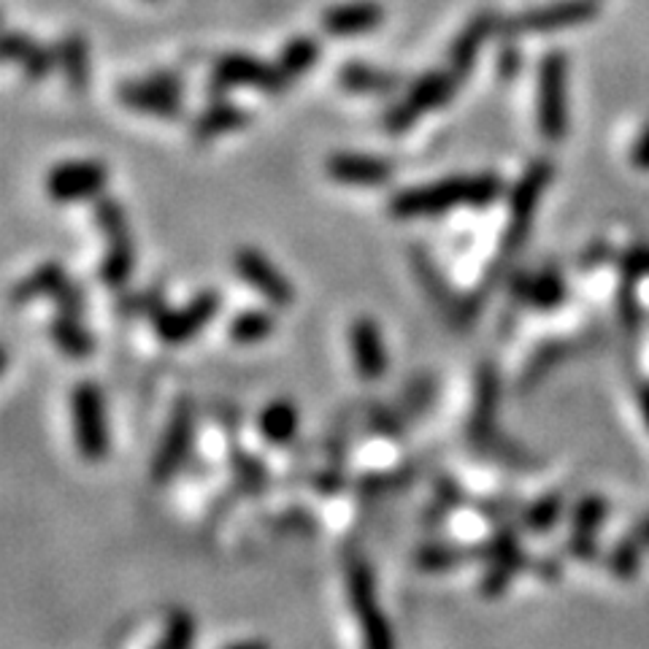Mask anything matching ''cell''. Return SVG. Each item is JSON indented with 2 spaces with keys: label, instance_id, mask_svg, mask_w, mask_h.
Listing matches in <instances>:
<instances>
[{
  "label": "cell",
  "instance_id": "obj_40",
  "mask_svg": "<svg viewBox=\"0 0 649 649\" xmlns=\"http://www.w3.org/2000/svg\"><path fill=\"white\" fill-rule=\"evenodd\" d=\"M520 68H522V52H520V49H517L512 41L503 43L501 52H498V58H495V73H498V77H501L503 81H512L517 73H520Z\"/></svg>",
  "mask_w": 649,
  "mask_h": 649
},
{
  "label": "cell",
  "instance_id": "obj_41",
  "mask_svg": "<svg viewBox=\"0 0 649 649\" xmlns=\"http://www.w3.org/2000/svg\"><path fill=\"white\" fill-rule=\"evenodd\" d=\"M55 301H58L60 314H71V317H79L81 304H85V293H81L79 285L68 282V285L60 289V295Z\"/></svg>",
  "mask_w": 649,
  "mask_h": 649
},
{
  "label": "cell",
  "instance_id": "obj_2",
  "mask_svg": "<svg viewBox=\"0 0 649 649\" xmlns=\"http://www.w3.org/2000/svg\"><path fill=\"white\" fill-rule=\"evenodd\" d=\"M346 592L361 628L363 649H399L393 622L382 611L374 569L363 558H352L346 563Z\"/></svg>",
  "mask_w": 649,
  "mask_h": 649
},
{
  "label": "cell",
  "instance_id": "obj_8",
  "mask_svg": "<svg viewBox=\"0 0 649 649\" xmlns=\"http://www.w3.org/2000/svg\"><path fill=\"white\" fill-rule=\"evenodd\" d=\"M219 308H223V295L217 289H200L181 308H157L153 317L157 338L166 344L190 342L217 317Z\"/></svg>",
  "mask_w": 649,
  "mask_h": 649
},
{
  "label": "cell",
  "instance_id": "obj_45",
  "mask_svg": "<svg viewBox=\"0 0 649 649\" xmlns=\"http://www.w3.org/2000/svg\"><path fill=\"white\" fill-rule=\"evenodd\" d=\"M225 649H271V645L266 639H242V641H233Z\"/></svg>",
  "mask_w": 649,
  "mask_h": 649
},
{
  "label": "cell",
  "instance_id": "obj_3",
  "mask_svg": "<svg viewBox=\"0 0 649 649\" xmlns=\"http://www.w3.org/2000/svg\"><path fill=\"white\" fill-rule=\"evenodd\" d=\"M554 174V166L547 157H539L533 160L531 166L522 171L517 185L509 193V223L503 228V238H501V260H495V268H501L514 252L522 249L525 244L528 230H531L533 214L539 209L541 195H544L547 187H550Z\"/></svg>",
  "mask_w": 649,
  "mask_h": 649
},
{
  "label": "cell",
  "instance_id": "obj_38",
  "mask_svg": "<svg viewBox=\"0 0 649 649\" xmlns=\"http://www.w3.org/2000/svg\"><path fill=\"white\" fill-rule=\"evenodd\" d=\"M96 225H98V230L104 233V238L106 236H115V233L130 230L128 214H125L122 204H119L117 198H109V195L98 198V204H96Z\"/></svg>",
  "mask_w": 649,
  "mask_h": 649
},
{
  "label": "cell",
  "instance_id": "obj_31",
  "mask_svg": "<svg viewBox=\"0 0 649 649\" xmlns=\"http://www.w3.org/2000/svg\"><path fill=\"white\" fill-rule=\"evenodd\" d=\"M525 552L520 554H512V558H503V560H495V563H488V571H484L482 577V584H479V592H482L484 598H498L503 596V592L509 590V584H512V579L525 569Z\"/></svg>",
  "mask_w": 649,
  "mask_h": 649
},
{
  "label": "cell",
  "instance_id": "obj_14",
  "mask_svg": "<svg viewBox=\"0 0 649 649\" xmlns=\"http://www.w3.org/2000/svg\"><path fill=\"white\" fill-rule=\"evenodd\" d=\"M384 22V6L376 0H350V3H336L323 11L319 24L333 39H352V36L374 33Z\"/></svg>",
  "mask_w": 649,
  "mask_h": 649
},
{
  "label": "cell",
  "instance_id": "obj_4",
  "mask_svg": "<svg viewBox=\"0 0 649 649\" xmlns=\"http://www.w3.org/2000/svg\"><path fill=\"white\" fill-rule=\"evenodd\" d=\"M535 122L550 144L569 136V60L563 52H547L535 77Z\"/></svg>",
  "mask_w": 649,
  "mask_h": 649
},
{
  "label": "cell",
  "instance_id": "obj_18",
  "mask_svg": "<svg viewBox=\"0 0 649 649\" xmlns=\"http://www.w3.org/2000/svg\"><path fill=\"white\" fill-rule=\"evenodd\" d=\"M336 81L342 90L355 92V96H393L395 90L403 87V79L399 73L384 71V68H376L363 60L342 62Z\"/></svg>",
  "mask_w": 649,
  "mask_h": 649
},
{
  "label": "cell",
  "instance_id": "obj_12",
  "mask_svg": "<svg viewBox=\"0 0 649 649\" xmlns=\"http://www.w3.org/2000/svg\"><path fill=\"white\" fill-rule=\"evenodd\" d=\"M117 98L125 109L138 111V115L168 119V122H176V119L185 117L181 96H176L174 90H168V87L160 85L155 77L119 81Z\"/></svg>",
  "mask_w": 649,
  "mask_h": 649
},
{
  "label": "cell",
  "instance_id": "obj_17",
  "mask_svg": "<svg viewBox=\"0 0 649 649\" xmlns=\"http://www.w3.org/2000/svg\"><path fill=\"white\" fill-rule=\"evenodd\" d=\"M3 55L6 60L17 62V66L22 68L24 79L28 81H41L52 71H58V49L43 47V43L36 41L33 36L20 33V30L6 33Z\"/></svg>",
  "mask_w": 649,
  "mask_h": 649
},
{
  "label": "cell",
  "instance_id": "obj_39",
  "mask_svg": "<svg viewBox=\"0 0 649 649\" xmlns=\"http://www.w3.org/2000/svg\"><path fill=\"white\" fill-rule=\"evenodd\" d=\"M566 346L569 344L552 342V344H544L539 352H535V355L531 357V363H528V371H525L528 387H531L533 382H539V376H544L547 371H550L552 365L560 361V357H566Z\"/></svg>",
  "mask_w": 649,
  "mask_h": 649
},
{
  "label": "cell",
  "instance_id": "obj_34",
  "mask_svg": "<svg viewBox=\"0 0 649 649\" xmlns=\"http://www.w3.org/2000/svg\"><path fill=\"white\" fill-rule=\"evenodd\" d=\"M609 517V501L601 495H588L573 507L571 514V533L596 535L598 528L607 522Z\"/></svg>",
  "mask_w": 649,
  "mask_h": 649
},
{
  "label": "cell",
  "instance_id": "obj_27",
  "mask_svg": "<svg viewBox=\"0 0 649 649\" xmlns=\"http://www.w3.org/2000/svg\"><path fill=\"white\" fill-rule=\"evenodd\" d=\"M49 338H52L62 355L73 357V361L90 357L92 352H96V338H92V333L87 331V327H81L79 317H71V314H58V317L49 323Z\"/></svg>",
  "mask_w": 649,
  "mask_h": 649
},
{
  "label": "cell",
  "instance_id": "obj_1",
  "mask_svg": "<svg viewBox=\"0 0 649 649\" xmlns=\"http://www.w3.org/2000/svg\"><path fill=\"white\" fill-rule=\"evenodd\" d=\"M503 193H507V181L493 171L474 176H450V179L431 181V185L399 190L390 198L387 212L395 219H422L458 209V206L484 209V206L495 204Z\"/></svg>",
  "mask_w": 649,
  "mask_h": 649
},
{
  "label": "cell",
  "instance_id": "obj_37",
  "mask_svg": "<svg viewBox=\"0 0 649 649\" xmlns=\"http://www.w3.org/2000/svg\"><path fill=\"white\" fill-rule=\"evenodd\" d=\"M422 111L417 109V106L412 104V100H401V104H393L390 109H384V115H382V130L387 136H403V134H409V130L417 125V119H420Z\"/></svg>",
  "mask_w": 649,
  "mask_h": 649
},
{
  "label": "cell",
  "instance_id": "obj_43",
  "mask_svg": "<svg viewBox=\"0 0 649 649\" xmlns=\"http://www.w3.org/2000/svg\"><path fill=\"white\" fill-rule=\"evenodd\" d=\"M630 163H633L636 168H641V171H649V122L641 128L633 147H630Z\"/></svg>",
  "mask_w": 649,
  "mask_h": 649
},
{
  "label": "cell",
  "instance_id": "obj_23",
  "mask_svg": "<svg viewBox=\"0 0 649 649\" xmlns=\"http://www.w3.org/2000/svg\"><path fill=\"white\" fill-rule=\"evenodd\" d=\"M301 412L289 399H276L263 406L257 414V431L260 436L274 446H287L289 441L298 436Z\"/></svg>",
  "mask_w": 649,
  "mask_h": 649
},
{
  "label": "cell",
  "instance_id": "obj_36",
  "mask_svg": "<svg viewBox=\"0 0 649 649\" xmlns=\"http://www.w3.org/2000/svg\"><path fill=\"white\" fill-rule=\"evenodd\" d=\"M520 544H517V535L512 528H498V531L484 539L482 544L474 547V558L484 560V563H495V560L512 558V554H520Z\"/></svg>",
  "mask_w": 649,
  "mask_h": 649
},
{
  "label": "cell",
  "instance_id": "obj_9",
  "mask_svg": "<svg viewBox=\"0 0 649 649\" xmlns=\"http://www.w3.org/2000/svg\"><path fill=\"white\" fill-rule=\"evenodd\" d=\"M193 436H195V414L193 406L187 401H181L174 409L171 420H168L166 433H163L160 444H157V455L149 465V479L155 484H168L176 476V471L185 465V460L190 458L193 450Z\"/></svg>",
  "mask_w": 649,
  "mask_h": 649
},
{
  "label": "cell",
  "instance_id": "obj_44",
  "mask_svg": "<svg viewBox=\"0 0 649 649\" xmlns=\"http://www.w3.org/2000/svg\"><path fill=\"white\" fill-rule=\"evenodd\" d=\"M633 535H636V539H639V541H641V544H645V547H649V514H645V517H639V520H636Z\"/></svg>",
  "mask_w": 649,
  "mask_h": 649
},
{
  "label": "cell",
  "instance_id": "obj_20",
  "mask_svg": "<svg viewBox=\"0 0 649 649\" xmlns=\"http://www.w3.org/2000/svg\"><path fill=\"white\" fill-rule=\"evenodd\" d=\"M136 271V244L134 233L122 230L115 236H106V252L100 260L98 276L106 287L119 289L130 282Z\"/></svg>",
  "mask_w": 649,
  "mask_h": 649
},
{
  "label": "cell",
  "instance_id": "obj_35",
  "mask_svg": "<svg viewBox=\"0 0 649 649\" xmlns=\"http://www.w3.org/2000/svg\"><path fill=\"white\" fill-rule=\"evenodd\" d=\"M641 541L636 535H626L614 550L609 552V571L622 582H630L641 569Z\"/></svg>",
  "mask_w": 649,
  "mask_h": 649
},
{
  "label": "cell",
  "instance_id": "obj_24",
  "mask_svg": "<svg viewBox=\"0 0 649 649\" xmlns=\"http://www.w3.org/2000/svg\"><path fill=\"white\" fill-rule=\"evenodd\" d=\"M68 282L71 279H68L66 268H62L60 263H43V266L33 271V274H28L24 279H20L11 287V304L24 306L41 298H58L60 289L66 287Z\"/></svg>",
  "mask_w": 649,
  "mask_h": 649
},
{
  "label": "cell",
  "instance_id": "obj_11",
  "mask_svg": "<svg viewBox=\"0 0 649 649\" xmlns=\"http://www.w3.org/2000/svg\"><path fill=\"white\" fill-rule=\"evenodd\" d=\"M106 181H109V168L100 160H68L49 171L47 193L58 204H79V200L98 198Z\"/></svg>",
  "mask_w": 649,
  "mask_h": 649
},
{
  "label": "cell",
  "instance_id": "obj_29",
  "mask_svg": "<svg viewBox=\"0 0 649 649\" xmlns=\"http://www.w3.org/2000/svg\"><path fill=\"white\" fill-rule=\"evenodd\" d=\"M471 558H474V550H465V547H458V544H444V541L422 544L420 550L414 552V563H417V569L427 573L460 569V566L469 563Z\"/></svg>",
  "mask_w": 649,
  "mask_h": 649
},
{
  "label": "cell",
  "instance_id": "obj_7",
  "mask_svg": "<svg viewBox=\"0 0 649 649\" xmlns=\"http://www.w3.org/2000/svg\"><path fill=\"white\" fill-rule=\"evenodd\" d=\"M212 85L219 87V90L249 87V90L279 96V92L287 90L289 81L279 71L276 62L252 58L247 52H228L212 66Z\"/></svg>",
  "mask_w": 649,
  "mask_h": 649
},
{
  "label": "cell",
  "instance_id": "obj_19",
  "mask_svg": "<svg viewBox=\"0 0 649 649\" xmlns=\"http://www.w3.org/2000/svg\"><path fill=\"white\" fill-rule=\"evenodd\" d=\"M512 295L522 304L541 308V312H552V308L563 306L566 282L554 268H544L539 274H520L512 282Z\"/></svg>",
  "mask_w": 649,
  "mask_h": 649
},
{
  "label": "cell",
  "instance_id": "obj_47",
  "mask_svg": "<svg viewBox=\"0 0 649 649\" xmlns=\"http://www.w3.org/2000/svg\"><path fill=\"white\" fill-rule=\"evenodd\" d=\"M153 3H155V0H153Z\"/></svg>",
  "mask_w": 649,
  "mask_h": 649
},
{
  "label": "cell",
  "instance_id": "obj_46",
  "mask_svg": "<svg viewBox=\"0 0 649 649\" xmlns=\"http://www.w3.org/2000/svg\"><path fill=\"white\" fill-rule=\"evenodd\" d=\"M639 409H641V414H645V422L649 427V382L639 387Z\"/></svg>",
  "mask_w": 649,
  "mask_h": 649
},
{
  "label": "cell",
  "instance_id": "obj_26",
  "mask_svg": "<svg viewBox=\"0 0 649 649\" xmlns=\"http://www.w3.org/2000/svg\"><path fill=\"white\" fill-rule=\"evenodd\" d=\"M498 401H501V380H498L493 365H482L476 376V399H474V417H471V436H488L493 427Z\"/></svg>",
  "mask_w": 649,
  "mask_h": 649
},
{
  "label": "cell",
  "instance_id": "obj_42",
  "mask_svg": "<svg viewBox=\"0 0 649 649\" xmlns=\"http://www.w3.org/2000/svg\"><path fill=\"white\" fill-rule=\"evenodd\" d=\"M569 552L579 560H592L598 554V541L596 535H584V533H571L569 539Z\"/></svg>",
  "mask_w": 649,
  "mask_h": 649
},
{
  "label": "cell",
  "instance_id": "obj_22",
  "mask_svg": "<svg viewBox=\"0 0 649 649\" xmlns=\"http://www.w3.org/2000/svg\"><path fill=\"white\" fill-rule=\"evenodd\" d=\"M249 125V111L244 106L233 104V100H214L206 106L193 122V138L195 141H212V138L233 134Z\"/></svg>",
  "mask_w": 649,
  "mask_h": 649
},
{
  "label": "cell",
  "instance_id": "obj_10",
  "mask_svg": "<svg viewBox=\"0 0 649 649\" xmlns=\"http://www.w3.org/2000/svg\"><path fill=\"white\" fill-rule=\"evenodd\" d=\"M233 271L242 276L247 285L255 289L260 298H266L271 306L276 308H289L295 301V287L293 282L282 274L279 268L271 263L266 252L255 247H242L233 255Z\"/></svg>",
  "mask_w": 649,
  "mask_h": 649
},
{
  "label": "cell",
  "instance_id": "obj_16",
  "mask_svg": "<svg viewBox=\"0 0 649 649\" xmlns=\"http://www.w3.org/2000/svg\"><path fill=\"white\" fill-rule=\"evenodd\" d=\"M350 346L352 361H355L357 374L365 382L382 380L387 371V350H384V338L380 325L374 317H357L350 327Z\"/></svg>",
  "mask_w": 649,
  "mask_h": 649
},
{
  "label": "cell",
  "instance_id": "obj_32",
  "mask_svg": "<svg viewBox=\"0 0 649 649\" xmlns=\"http://www.w3.org/2000/svg\"><path fill=\"white\" fill-rule=\"evenodd\" d=\"M563 509H566V498L560 493H550V495L539 498V501H533L531 507L525 509V514H522V525H525L531 533H550L552 528L560 522V517H563Z\"/></svg>",
  "mask_w": 649,
  "mask_h": 649
},
{
  "label": "cell",
  "instance_id": "obj_15",
  "mask_svg": "<svg viewBox=\"0 0 649 649\" xmlns=\"http://www.w3.org/2000/svg\"><path fill=\"white\" fill-rule=\"evenodd\" d=\"M325 171L333 181L350 187H382L393 179V163L363 153H333L325 160Z\"/></svg>",
  "mask_w": 649,
  "mask_h": 649
},
{
  "label": "cell",
  "instance_id": "obj_33",
  "mask_svg": "<svg viewBox=\"0 0 649 649\" xmlns=\"http://www.w3.org/2000/svg\"><path fill=\"white\" fill-rule=\"evenodd\" d=\"M198 626L187 609H174L166 620V633L160 636L155 649H193Z\"/></svg>",
  "mask_w": 649,
  "mask_h": 649
},
{
  "label": "cell",
  "instance_id": "obj_13",
  "mask_svg": "<svg viewBox=\"0 0 649 649\" xmlns=\"http://www.w3.org/2000/svg\"><path fill=\"white\" fill-rule=\"evenodd\" d=\"M495 30H501V20H498L495 11L484 9L471 17V20L465 22V28L455 36L450 52H446V68H450L452 77L458 79V85H463V81L471 77L484 43L490 41V36H493Z\"/></svg>",
  "mask_w": 649,
  "mask_h": 649
},
{
  "label": "cell",
  "instance_id": "obj_6",
  "mask_svg": "<svg viewBox=\"0 0 649 649\" xmlns=\"http://www.w3.org/2000/svg\"><path fill=\"white\" fill-rule=\"evenodd\" d=\"M598 11H601L598 0H554V3L535 6L501 22V33L507 39L525 33H554V30H569L590 22Z\"/></svg>",
  "mask_w": 649,
  "mask_h": 649
},
{
  "label": "cell",
  "instance_id": "obj_30",
  "mask_svg": "<svg viewBox=\"0 0 649 649\" xmlns=\"http://www.w3.org/2000/svg\"><path fill=\"white\" fill-rule=\"evenodd\" d=\"M276 331V317L268 308H247L236 314L228 325L230 342L236 344H260Z\"/></svg>",
  "mask_w": 649,
  "mask_h": 649
},
{
  "label": "cell",
  "instance_id": "obj_25",
  "mask_svg": "<svg viewBox=\"0 0 649 649\" xmlns=\"http://www.w3.org/2000/svg\"><path fill=\"white\" fill-rule=\"evenodd\" d=\"M458 79L452 77L450 68L446 71H425L409 85L406 98L425 115V111H439L450 104L458 92Z\"/></svg>",
  "mask_w": 649,
  "mask_h": 649
},
{
  "label": "cell",
  "instance_id": "obj_5",
  "mask_svg": "<svg viewBox=\"0 0 649 649\" xmlns=\"http://www.w3.org/2000/svg\"><path fill=\"white\" fill-rule=\"evenodd\" d=\"M73 412V439L81 460L87 463H104L109 458L111 436L106 422V401L96 382H79L71 395Z\"/></svg>",
  "mask_w": 649,
  "mask_h": 649
},
{
  "label": "cell",
  "instance_id": "obj_28",
  "mask_svg": "<svg viewBox=\"0 0 649 649\" xmlns=\"http://www.w3.org/2000/svg\"><path fill=\"white\" fill-rule=\"evenodd\" d=\"M319 52H323V49H319V41L314 39V36H293V39L282 47L276 66L285 73L289 85H293L295 79L306 77V73L317 66Z\"/></svg>",
  "mask_w": 649,
  "mask_h": 649
},
{
  "label": "cell",
  "instance_id": "obj_21",
  "mask_svg": "<svg viewBox=\"0 0 649 649\" xmlns=\"http://www.w3.org/2000/svg\"><path fill=\"white\" fill-rule=\"evenodd\" d=\"M58 71L66 79V85L71 87L73 96H81L87 92L92 79V68H90V43L81 33H66L58 41Z\"/></svg>",
  "mask_w": 649,
  "mask_h": 649
}]
</instances>
